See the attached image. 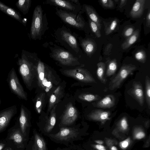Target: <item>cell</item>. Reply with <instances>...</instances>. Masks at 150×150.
I'll list each match as a JSON object with an SVG mask.
<instances>
[{
	"label": "cell",
	"mask_w": 150,
	"mask_h": 150,
	"mask_svg": "<svg viewBox=\"0 0 150 150\" xmlns=\"http://www.w3.org/2000/svg\"><path fill=\"white\" fill-rule=\"evenodd\" d=\"M97 66L96 74L98 79L102 83L105 84L107 81L104 76L105 64L103 62H100L97 64Z\"/></svg>",
	"instance_id": "83f0119b"
},
{
	"label": "cell",
	"mask_w": 150,
	"mask_h": 150,
	"mask_svg": "<svg viewBox=\"0 0 150 150\" xmlns=\"http://www.w3.org/2000/svg\"><path fill=\"white\" fill-rule=\"evenodd\" d=\"M115 99L112 94L108 95L96 104V107L100 108H110L115 105Z\"/></svg>",
	"instance_id": "d6986e66"
},
{
	"label": "cell",
	"mask_w": 150,
	"mask_h": 150,
	"mask_svg": "<svg viewBox=\"0 0 150 150\" xmlns=\"http://www.w3.org/2000/svg\"><path fill=\"white\" fill-rule=\"evenodd\" d=\"M112 46V44H108L106 46L105 48L104 52V53L105 54H106L109 53L111 50Z\"/></svg>",
	"instance_id": "60d3db41"
},
{
	"label": "cell",
	"mask_w": 150,
	"mask_h": 150,
	"mask_svg": "<svg viewBox=\"0 0 150 150\" xmlns=\"http://www.w3.org/2000/svg\"><path fill=\"white\" fill-rule=\"evenodd\" d=\"M81 45L85 52L88 56L92 55L96 50V44L95 42L91 39H87L82 40Z\"/></svg>",
	"instance_id": "ac0fdd59"
},
{
	"label": "cell",
	"mask_w": 150,
	"mask_h": 150,
	"mask_svg": "<svg viewBox=\"0 0 150 150\" xmlns=\"http://www.w3.org/2000/svg\"><path fill=\"white\" fill-rule=\"evenodd\" d=\"M135 57L136 59L139 62L144 63L146 60V56L145 52L141 50L138 51L135 53Z\"/></svg>",
	"instance_id": "e575fe53"
},
{
	"label": "cell",
	"mask_w": 150,
	"mask_h": 150,
	"mask_svg": "<svg viewBox=\"0 0 150 150\" xmlns=\"http://www.w3.org/2000/svg\"><path fill=\"white\" fill-rule=\"evenodd\" d=\"M66 75L80 81L86 83H95L96 81L87 70L83 68H75L64 71Z\"/></svg>",
	"instance_id": "52a82bcc"
},
{
	"label": "cell",
	"mask_w": 150,
	"mask_h": 150,
	"mask_svg": "<svg viewBox=\"0 0 150 150\" xmlns=\"http://www.w3.org/2000/svg\"><path fill=\"white\" fill-rule=\"evenodd\" d=\"M45 94L44 93H40L37 97L35 108L37 112L40 113L44 106L45 101Z\"/></svg>",
	"instance_id": "f1b7e54d"
},
{
	"label": "cell",
	"mask_w": 150,
	"mask_h": 150,
	"mask_svg": "<svg viewBox=\"0 0 150 150\" xmlns=\"http://www.w3.org/2000/svg\"><path fill=\"white\" fill-rule=\"evenodd\" d=\"M128 143L126 141H122L121 143V145L123 148L126 147L128 145Z\"/></svg>",
	"instance_id": "7bdbcfd3"
},
{
	"label": "cell",
	"mask_w": 150,
	"mask_h": 150,
	"mask_svg": "<svg viewBox=\"0 0 150 150\" xmlns=\"http://www.w3.org/2000/svg\"><path fill=\"white\" fill-rule=\"evenodd\" d=\"M131 93L139 105L142 106L144 104V95L142 84L139 82H133Z\"/></svg>",
	"instance_id": "7c38bea8"
},
{
	"label": "cell",
	"mask_w": 150,
	"mask_h": 150,
	"mask_svg": "<svg viewBox=\"0 0 150 150\" xmlns=\"http://www.w3.org/2000/svg\"><path fill=\"white\" fill-rule=\"evenodd\" d=\"M89 24L91 30L97 38H100L101 35L100 31V29L98 26L95 22L90 19H89Z\"/></svg>",
	"instance_id": "d6a6232c"
},
{
	"label": "cell",
	"mask_w": 150,
	"mask_h": 150,
	"mask_svg": "<svg viewBox=\"0 0 150 150\" xmlns=\"http://www.w3.org/2000/svg\"><path fill=\"white\" fill-rule=\"evenodd\" d=\"M99 2L104 7L108 8H112L114 6V3L112 0H101Z\"/></svg>",
	"instance_id": "8d00e7d4"
},
{
	"label": "cell",
	"mask_w": 150,
	"mask_h": 150,
	"mask_svg": "<svg viewBox=\"0 0 150 150\" xmlns=\"http://www.w3.org/2000/svg\"><path fill=\"white\" fill-rule=\"evenodd\" d=\"M5 150H13L11 148H8L6 149Z\"/></svg>",
	"instance_id": "681fc988"
},
{
	"label": "cell",
	"mask_w": 150,
	"mask_h": 150,
	"mask_svg": "<svg viewBox=\"0 0 150 150\" xmlns=\"http://www.w3.org/2000/svg\"><path fill=\"white\" fill-rule=\"evenodd\" d=\"M117 68V63L115 59L110 61L108 65L106 75L110 76L113 75L116 71Z\"/></svg>",
	"instance_id": "f546056e"
},
{
	"label": "cell",
	"mask_w": 150,
	"mask_h": 150,
	"mask_svg": "<svg viewBox=\"0 0 150 150\" xmlns=\"http://www.w3.org/2000/svg\"><path fill=\"white\" fill-rule=\"evenodd\" d=\"M101 150H106L105 149H103Z\"/></svg>",
	"instance_id": "f5cc1de1"
},
{
	"label": "cell",
	"mask_w": 150,
	"mask_h": 150,
	"mask_svg": "<svg viewBox=\"0 0 150 150\" xmlns=\"http://www.w3.org/2000/svg\"><path fill=\"white\" fill-rule=\"evenodd\" d=\"M105 33L106 35L111 33L117 27L119 21L116 18H114L108 22H103Z\"/></svg>",
	"instance_id": "484cf974"
},
{
	"label": "cell",
	"mask_w": 150,
	"mask_h": 150,
	"mask_svg": "<svg viewBox=\"0 0 150 150\" xmlns=\"http://www.w3.org/2000/svg\"><path fill=\"white\" fill-rule=\"evenodd\" d=\"M7 81L12 93L20 99L27 100V93L20 83L14 68H12L9 72Z\"/></svg>",
	"instance_id": "277c9868"
},
{
	"label": "cell",
	"mask_w": 150,
	"mask_h": 150,
	"mask_svg": "<svg viewBox=\"0 0 150 150\" xmlns=\"http://www.w3.org/2000/svg\"><path fill=\"white\" fill-rule=\"evenodd\" d=\"M110 112L100 109L95 110L92 111L88 115L89 118L93 120L105 121L109 119Z\"/></svg>",
	"instance_id": "2e32d148"
},
{
	"label": "cell",
	"mask_w": 150,
	"mask_h": 150,
	"mask_svg": "<svg viewBox=\"0 0 150 150\" xmlns=\"http://www.w3.org/2000/svg\"><path fill=\"white\" fill-rule=\"evenodd\" d=\"M115 1L116 2H117L118 1H119V0H115Z\"/></svg>",
	"instance_id": "f907efd6"
},
{
	"label": "cell",
	"mask_w": 150,
	"mask_h": 150,
	"mask_svg": "<svg viewBox=\"0 0 150 150\" xmlns=\"http://www.w3.org/2000/svg\"><path fill=\"white\" fill-rule=\"evenodd\" d=\"M52 56L56 60L65 66L72 65L78 61V58L70 52L61 49L54 51Z\"/></svg>",
	"instance_id": "ba28073f"
},
{
	"label": "cell",
	"mask_w": 150,
	"mask_h": 150,
	"mask_svg": "<svg viewBox=\"0 0 150 150\" xmlns=\"http://www.w3.org/2000/svg\"><path fill=\"white\" fill-rule=\"evenodd\" d=\"M56 13L65 23L76 28L81 29L84 26L85 23L79 15L67 12L61 9H56Z\"/></svg>",
	"instance_id": "8992f818"
},
{
	"label": "cell",
	"mask_w": 150,
	"mask_h": 150,
	"mask_svg": "<svg viewBox=\"0 0 150 150\" xmlns=\"http://www.w3.org/2000/svg\"><path fill=\"white\" fill-rule=\"evenodd\" d=\"M95 142L99 144H102L103 143V141L100 140L96 141Z\"/></svg>",
	"instance_id": "f6af8a7d"
},
{
	"label": "cell",
	"mask_w": 150,
	"mask_h": 150,
	"mask_svg": "<svg viewBox=\"0 0 150 150\" xmlns=\"http://www.w3.org/2000/svg\"><path fill=\"white\" fill-rule=\"evenodd\" d=\"M63 95V92L61 86H58L51 95L49 101L47 112L49 113L52 108L60 101Z\"/></svg>",
	"instance_id": "4fadbf2b"
},
{
	"label": "cell",
	"mask_w": 150,
	"mask_h": 150,
	"mask_svg": "<svg viewBox=\"0 0 150 150\" xmlns=\"http://www.w3.org/2000/svg\"><path fill=\"white\" fill-rule=\"evenodd\" d=\"M28 112L26 108L23 104H21L19 121L22 132L24 134L28 125Z\"/></svg>",
	"instance_id": "5bb4252c"
},
{
	"label": "cell",
	"mask_w": 150,
	"mask_h": 150,
	"mask_svg": "<svg viewBox=\"0 0 150 150\" xmlns=\"http://www.w3.org/2000/svg\"><path fill=\"white\" fill-rule=\"evenodd\" d=\"M0 10L21 23H23V19L19 13L0 1Z\"/></svg>",
	"instance_id": "ffe728a7"
},
{
	"label": "cell",
	"mask_w": 150,
	"mask_h": 150,
	"mask_svg": "<svg viewBox=\"0 0 150 150\" xmlns=\"http://www.w3.org/2000/svg\"><path fill=\"white\" fill-rule=\"evenodd\" d=\"M85 7L89 19L96 23L100 29L101 28V21L95 9L91 6L88 5H86Z\"/></svg>",
	"instance_id": "7402d4cb"
},
{
	"label": "cell",
	"mask_w": 150,
	"mask_h": 150,
	"mask_svg": "<svg viewBox=\"0 0 150 150\" xmlns=\"http://www.w3.org/2000/svg\"><path fill=\"white\" fill-rule=\"evenodd\" d=\"M30 58V56L23 52L17 62L18 72L25 86L29 89L31 88L36 73V65L31 61Z\"/></svg>",
	"instance_id": "6da1fadb"
},
{
	"label": "cell",
	"mask_w": 150,
	"mask_h": 150,
	"mask_svg": "<svg viewBox=\"0 0 150 150\" xmlns=\"http://www.w3.org/2000/svg\"><path fill=\"white\" fill-rule=\"evenodd\" d=\"M5 146V144H2L0 143V150H1L2 149L4 148Z\"/></svg>",
	"instance_id": "bcb514c9"
},
{
	"label": "cell",
	"mask_w": 150,
	"mask_h": 150,
	"mask_svg": "<svg viewBox=\"0 0 150 150\" xmlns=\"http://www.w3.org/2000/svg\"><path fill=\"white\" fill-rule=\"evenodd\" d=\"M146 98L147 104L149 109H150V80L148 76H146L145 81Z\"/></svg>",
	"instance_id": "1f68e13d"
},
{
	"label": "cell",
	"mask_w": 150,
	"mask_h": 150,
	"mask_svg": "<svg viewBox=\"0 0 150 150\" xmlns=\"http://www.w3.org/2000/svg\"><path fill=\"white\" fill-rule=\"evenodd\" d=\"M32 150H47L44 139L37 133L34 134V143Z\"/></svg>",
	"instance_id": "603a6c76"
},
{
	"label": "cell",
	"mask_w": 150,
	"mask_h": 150,
	"mask_svg": "<svg viewBox=\"0 0 150 150\" xmlns=\"http://www.w3.org/2000/svg\"><path fill=\"white\" fill-rule=\"evenodd\" d=\"M120 123L121 127L123 129H127L128 125L127 119L125 117H124L122 119Z\"/></svg>",
	"instance_id": "74e56055"
},
{
	"label": "cell",
	"mask_w": 150,
	"mask_h": 150,
	"mask_svg": "<svg viewBox=\"0 0 150 150\" xmlns=\"http://www.w3.org/2000/svg\"><path fill=\"white\" fill-rule=\"evenodd\" d=\"M47 3L56 6L62 7L70 11H73L75 8L69 1L61 0H50Z\"/></svg>",
	"instance_id": "cb8c5ba5"
},
{
	"label": "cell",
	"mask_w": 150,
	"mask_h": 150,
	"mask_svg": "<svg viewBox=\"0 0 150 150\" xmlns=\"http://www.w3.org/2000/svg\"><path fill=\"white\" fill-rule=\"evenodd\" d=\"M71 1H72L73 2L75 3H76L78 1L77 0H71Z\"/></svg>",
	"instance_id": "c3c4849f"
},
{
	"label": "cell",
	"mask_w": 150,
	"mask_h": 150,
	"mask_svg": "<svg viewBox=\"0 0 150 150\" xmlns=\"http://www.w3.org/2000/svg\"><path fill=\"white\" fill-rule=\"evenodd\" d=\"M61 34L62 39L67 43L75 52H78L79 48L75 38L70 33L65 31H62Z\"/></svg>",
	"instance_id": "e0dca14e"
},
{
	"label": "cell",
	"mask_w": 150,
	"mask_h": 150,
	"mask_svg": "<svg viewBox=\"0 0 150 150\" xmlns=\"http://www.w3.org/2000/svg\"><path fill=\"white\" fill-rule=\"evenodd\" d=\"M78 98L81 100L91 102L98 100L100 97L97 94H83L79 95Z\"/></svg>",
	"instance_id": "4dcf8cb0"
},
{
	"label": "cell",
	"mask_w": 150,
	"mask_h": 150,
	"mask_svg": "<svg viewBox=\"0 0 150 150\" xmlns=\"http://www.w3.org/2000/svg\"><path fill=\"white\" fill-rule=\"evenodd\" d=\"M78 134L77 130L74 128L62 127L57 133L50 135L57 140L67 141L76 138Z\"/></svg>",
	"instance_id": "30bf717a"
},
{
	"label": "cell",
	"mask_w": 150,
	"mask_h": 150,
	"mask_svg": "<svg viewBox=\"0 0 150 150\" xmlns=\"http://www.w3.org/2000/svg\"><path fill=\"white\" fill-rule=\"evenodd\" d=\"M17 112L16 105L9 107L0 111V131L6 127Z\"/></svg>",
	"instance_id": "9c48e42d"
},
{
	"label": "cell",
	"mask_w": 150,
	"mask_h": 150,
	"mask_svg": "<svg viewBox=\"0 0 150 150\" xmlns=\"http://www.w3.org/2000/svg\"><path fill=\"white\" fill-rule=\"evenodd\" d=\"M31 4L30 0H19L16 2V5L23 14L25 15L28 13Z\"/></svg>",
	"instance_id": "4316f807"
},
{
	"label": "cell",
	"mask_w": 150,
	"mask_h": 150,
	"mask_svg": "<svg viewBox=\"0 0 150 150\" xmlns=\"http://www.w3.org/2000/svg\"><path fill=\"white\" fill-rule=\"evenodd\" d=\"M139 35V30L137 29L135 30L133 34L129 37L122 44L121 48L126 50L130 47L137 40Z\"/></svg>",
	"instance_id": "d4e9b609"
},
{
	"label": "cell",
	"mask_w": 150,
	"mask_h": 150,
	"mask_svg": "<svg viewBox=\"0 0 150 150\" xmlns=\"http://www.w3.org/2000/svg\"><path fill=\"white\" fill-rule=\"evenodd\" d=\"M10 138L13 140L15 142L18 144L21 143L23 141L22 136L18 131H16L13 133Z\"/></svg>",
	"instance_id": "836d02e7"
},
{
	"label": "cell",
	"mask_w": 150,
	"mask_h": 150,
	"mask_svg": "<svg viewBox=\"0 0 150 150\" xmlns=\"http://www.w3.org/2000/svg\"><path fill=\"white\" fill-rule=\"evenodd\" d=\"M145 3V0H136L130 11L131 17L136 18L141 16L144 12Z\"/></svg>",
	"instance_id": "9a60e30c"
},
{
	"label": "cell",
	"mask_w": 150,
	"mask_h": 150,
	"mask_svg": "<svg viewBox=\"0 0 150 150\" xmlns=\"http://www.w3.org/2000/svg\"><path fill=\"white\" fill-rule=\"evenodd\" d=\"M78 111L71 103H68L64 112L61 120V123L64 125H70L74 123L78 116Z\"/></svg>",
	"instance_id": "8fae6325"
},
{
	"label": "cell",
	"mask_w": 150,
	"mask_h": 150,
	"mask_svg": "<svg viewBox=\"0 0 150 150\" xmlns=\"http://www.w3.org/2000/svg\"><path fill=\"white\" fill-rule=\"evenodd\" d=\"M43 28L42 10L41 6L38 5L33 12L30 32L31 38L34 40L38 38L41 36Z\"/></svg>",
	"instance_id": "3957f363"
},
{
	"label": "cell",
	"mask_w": 150,
	"mask_h": 150,
	"mask_svg": "<svg viewBox=\"0 0 150 150\" xmlns=\"http://www.w3.org/2000/svg\"><path fill=\"white\" fill-rule=\"evenodd\" d=\"M57 105H55L51 110L50 114L49 117L44 127L45 131L49 133L54 127L56 122V108Z\"/></svg>",
	"instance_id": "44dd1931"
},
{
	"label": "cell",
	"mask_w": 150,
	"mask_h": 150,
	"mask_svg": "<svg viewBox=\"0 0 150 150\" xmlns=\"http://www.w3.org/2000/svg\"><path fill=\"white\" fill-rule=\"evenodd\" d=\"M134 31L133 27L128 26L123 30V35L125 37L127 38L133 34Z\"/></svg>",
	"instance_id": "d590c367"
},
{
	"label": "cell",
	"mask_w": 150,
	"mask_h": 150,
	"mask_svg": "<svg viewBox=\"0 0 150 150\" xmlns=\"http://www.w3.org/2000/svg\"><path fill=\"white\" fill-rule=\"evenodd\" d=\"M1 99H0V106H1Z\"/></svg>",
	"instance_id": "816d5d0a"
},
{
	"label": "cell",
	"mask_w": 150,
	"mask_h": 150,
	"mask_svg": "<svg viewBox=\"0 0 150 150\" xmlns=\"http://www.w3.org/2000/svg\"><path fill=\"white\" fill-rule=\"evenodd\" d=\"M145 136V133L143 132H138L136 134V137L138 139H140L144 137Z\"/></svg>",
	"instance_id": "ab89813d"
},
{
	"label": "cell",
	"mask_w": 150,
	"mask_h": 150,
	"mask_svg": "<svg viewBox=\"0 0 150 150\" xmlns=\"http://www.w3.org/2000/svg\"><path fill=\"white\" fill-rule=\"evenodd\" d=\"M136 68L135 65L131 64L123 65L121 67L117 74L110 83L109 89L113 90L119 88L124 80L129 75L132 74Z\"/></svg>",
	"instance_id": "5b68a950"
},
{
	"label": "cell",
	"mask_w": 150,
	"mask_h": 150,
	"mask_svg": "<svg viewBox=\"0 0 150 150\" xmlns=\"http://www.w3.org/2000/svg\"><path fill=\"white\" fill-rule=\"evenodd\" d=\"M96 148L98 150H101L105 149L104 146L101 144H97L96 146Z\"/></svg>",
	"instance_id": "ee69618b"
},
{
	"label": "cell",
	"mask_w": 150,
	"mask_h": 150,
	"mask_svg": "<svg viewBox=\"0 0 150 150\" xmlns=\"http://www.w3.org/2000/svg\"><path fill=\"white\" fill-rule=\"evenodd\" d=\"M146 25L149 27L150 25V11L149 10L148 11L146 17Z\"/></svg>",
	"instance_id": "f35d334b"
},
{
	"label": "cell",
	"mask_w": 150,
	"mask_h": 150,
	"mask_svg": "<svg viewBox=\"0 0 150 150\" xmlns=\"http://www.w3.org/2000/svg\"><path fill=\"white\" fill-rule=\"evenodd\" d=\"M127 0H121L120 1V3L119 6V7L120 8H122L126 4Z\"/></svg>",
	"instance_id": "b9f144b4"
},
{
	"label": "cell",
	"mask_w": 150,
	"mask_h": 150,
	"mask_svg": "<svg viewBox=\"0 0 150 150\" xmlns=\"http://www.w3.org/2000/svg\"><path fill=\"white\" fill-rule=\"evenodd\" d=\"M37 82L38 86L46 92H48L52 88L54 79L52 72L45 66L40 60L36 66Z\"/></svg>",
	"instance_id": "7a4b0ae2"
},
{
	"label": "cell",
	"mask_w": 150,
	"mask_h": 150,
	"mask_svg": "<svg viewBox=\"0 0 150 150\" xmlns=\"http://www.w3.org/2000/svg\"><path fill=\"white\" fill-rule=\"evenodd\" d=\"M111 150H117V148L115 146H112L111 148Z\"/></svg>",
	"instance_id": "7dc6e473"
}]
</instances>
